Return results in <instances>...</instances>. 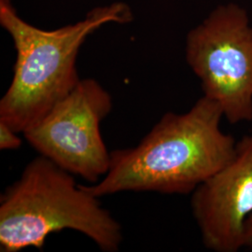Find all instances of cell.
I'll return each mask as SVG.
<instances>
[{
	"label": "cell",
	"instance_id": "2",
	"mask_svg": "<svg viewBox=\"0 0 252 252\" xmlns=\"http://www.w3.org/2000/svg\"><path fill=\"white\" fill-rule=\"evenodd\" d=\"M132 20L130 7L114 2L76 24L44 30L21 18L10 0H0V25L16 50L12 81L0 100V122L22 134L36 125L81 81L77 57L86 38L108 23Z\"/></svg>",
	"mask_w": 252,
	"mask_h": 252
},
{
	"label": "cell",
	"instance_id": "4",
	"mask_svg": "<svg viewBox=\"0 0 252 252\" xmlns=\"http://www.w3.org/2000/svg\"><path fill=\"white\" fill-rule=\"evenodd\" d=\"M186 59L230 124L252 122V28L245 9L219 7L190 30Z\"/></svg>",
	"mask_w": 252,
	"mask_h": 252
},
{
	"label": "cell",
	"instance_id": "8",
	"mask_svg": "<svg viewBox=\"0 0 252 252\" xmlns=\"http://www.w3.org/2000/svg\"><path fill=\"white\" fill-rule=\"evenodd\" d=\"M245 238L246 247L252 248V213L245 221Z\"/></svg>",
	"mask_w": 252,
	"mask_h": 252
},
{
	"label": "cell",
	"instance_id": "5",
	"mask_svg": "<svg viewBox=\"0 0 252 252\" xmlns=\"http://www.w3.org/2000/svg\"><path fill=\"white\" fill-rule=\"evenodd\" d=\"M111 109V95L98 81L81 80L23 135L39 155L94 184L108 173L110 165V153L100 126Z\"/></svg>",
	"mask_w": 252,
	"mask_h": 252
},
{
	"label": "cell",
	"instance_id": "1",
	"mask_svg": "<svg viewBox=\"0 0 252 252\" xmlns=\"http://www.w3.org/2000/svg\"><path fill=\"white\" fill-rule=\"evenodd\" d=\"M223 113L204 95L185 113H165L139 144L110 153L108 173L84 186L103 197L123 191L189 194L231 161L236 141L221 131Z\"/></svg>",
	"mask_w": 252,
	"mask_h": 252
},
{
	"label": "cell",
	"instance_id": "7",
	"mask_svg": "<svg viewBox=\"0 0 252 252\" xmlns=\"http://www.w3.org/2000/svg\"><path fill=\"white\" fill-rule=\"evenodd\" d=\"M18 134V132L7 124L0 122V150L12 151L19 149L23 144V141Z\"/></svg>",
	"mask_w": 252,
	"mask_h": 252
},
{
	"label": "cell",
	"instance_id": "3",
	"mask_svg": "<svg viewBox=\"0 0 252 252\" xmlns=\"http://www.w3.org/2000/svg\"><path fill=\"white\" fill-rule=\"evenodd\" d=\"M74 230L102 252H117L122 226L74 175L39 155L0 198V251L42 250L50 234Z\"/></svg>",
	"mask_w": 252,
	"mask_h": 252
},
{
	"label": "cell",
	"instance_id": "6",
	"mask_svg": "<svg viewBox=\"0 0 252 252\" xmlns=\"http://www.w3.org/2000/svg\"><path fill=\"white\" fill-rule=\"evenodd\" d=\"M190 207L207 249L237 252L246 247L245 221L252 213V135L237 141L231 161L192 191Z\"/></svg>",
	"mask_w": 252,
	"mask_h": 252
}]
</instances>
